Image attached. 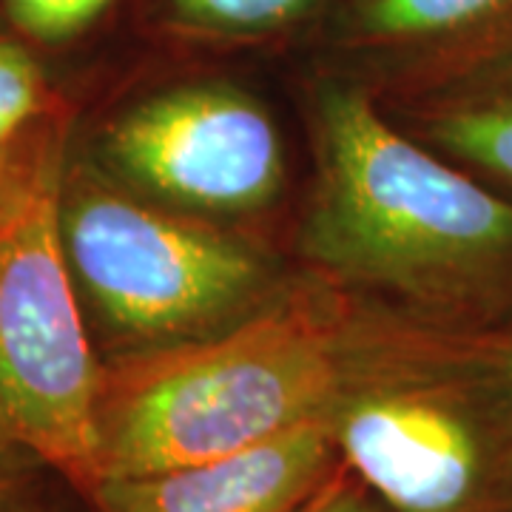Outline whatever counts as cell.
<instances>
[{
	"mask_svg": "<svg viewBox=\"0 0 512 512\" xmlns=\"http://www.w3.org/2000/svg\"><path fill=\"white\" fill-rule=\"evenodd\" d=\"M117 3L120 0H0V18L6 23L3 29L37 55L86 40Z\"/></svg>",
	"mask_w": 512,
	"mask_h": 512,
	"instance_id": "7c38bea8",
	"label": "cell"
},
{
	"mask_svg": "<svg viewBox=\"0 0 512 512\" xmlns=\"http://www.w3.org/2000/svg\"><path fill=\"white\" fill-rule=\"evenodd\" d=\"M69 128L72 120L40 57L0 29V163H26Z\"/></svg>",
	"mask_w": 512,
	"mask_h": 512,
	"instance_id": "30bf717a",
	"label": "cell"
},
{
	"mask_svg": "<svg viewBox=\"0 0 512 512\" xmlns=\"http://www.w3.org/2000/svg\"><path fill=\"white\" fill-rule=\"evenodd\" d=\"M342 467L325 416L228 456L146 476L97 478L89 512H299Z\"/></svg>",
	"mask_w": 512,
	"mask_h": 512,
	"instance_id": "ba28073f",
	"label": "cell"
},
{
	"mask_svg": "<svg viewBox=\"0 0 512 512\" xmlns=\"http://www.w3.org/2000/svg\"><path fill=\"white\" fill-rule=\"evenodd\" d=\"M410 134L512 197V63L453 92L407 100Z\"/></svg>",
	"mask_w": 512,
	"mask_h": 512,
	"instance_id": "9c48e42d",
	"label": "cell"
},
{
	"mask_svg": "<svg viewBox=\"0 0 512 512\" xmlns=\"http://www.w3.org/2000/svg\"><path fill=\"white\" fill-rule=\"evenodd\" d=\"M339 49L407 100L512 63V0H339Z\"/></svg>",
	"mask_w": 512,
	"mask_h": 512,
	"instance_id": "52a82bcc",
	"label": "cell"
},
{
	"mask_svg": "<svg viewBox=\"0 0 512 512\" xmlns=\"http://www.w3.org/2000/svg\"><path fill=\"white\" fill-rule=\"evenodd\" d=\"M94 163L194 217L254 214L285 183L274 117L231 83H185L114 114Z\"/></svg>",
	"mask_w": 512,
	"mask_h": 512,
	"instance_id": "8992f818",
	"label": "cell"
},
{
	"mask_svg": "<svg viewBox=\"0 0 512 512\" xmlns=\"http://www.w3.org/2000/svg\"><path fill=\"white\" fill-rule=\"evenodd\" d=\"M325 421L342 467L399 512H512V367L498 330L353 296Z\"/></svg>",
	"mask_w": 512,
	"mask_h": 512,
	"instance_id": "7a4b0ae2",
	"label": "cell"
},
{
	"mask_svg": "<svg viewBox=\"0 0 512 512\" xmlns=\"http://www.w3.org/2000/svg\"><path fill=\"white\" fill-rule=\"evenodd\" d=\"M339 0H163V20L177 35L259 40L291 32Z\"/></svg>",
	"mask_w": 512,
	"mask_h": 512,
	"instance_id": "8fae6325",
	"label": "cell"
},
{
	"mask_svg": "<svg viewBox=\"0 0 512 512\" xmlns=\"http://www.w3.org/2000/svg\"><path fill=\"white\" fill-rule=\"evenodd\" d=\"M57 231L103 362L211 339L288 291L242 239L151 205L72 148L57 191Z\"/></svg>",
	"mask_w": 512,
	"mask_h": 512,
	"instance_id": "277c9868",
	"label": "cell"
},
{
	"mask_svg": "<svg viewBox=\"0 0 512 512\" xmlns=\"http://www.w3.org/2000/svg\"><path fill=\"white\" fill-rule=\"evenodd\" d=\"M40 512H89V507H86V501H83V495L74 490V501H66V498H49L46 501V507Z\"/></svg>",
	"mask_w": 512,
	"mask_h": 512,
	"instance_id": "2e32d148",
	"label": "cell"
},
{
	"mask_svg": "<svg viewBox=\"0 0 512 512\" xmlns=\"http://www.w3.org/2000/svg\"><path fill=\"white\" fill-rule=\"evenodd\" d=\"M52 478H60L52 467L0 436V512H40L52 498Z\"/></svg>",
	"mask_w": 512,
	"mask_h": 512,
	"instance_id": "4fadbf2b",
	"label": "cell"
},
{
	"mask_svg": "<svg viewBox=\"0 0 512 512\" xmlns=\"http://www.w3.org/2000/svg\"><path fill=\"white\" fill-rule=\"evenodd\" d=\"M299 512H399L393 507H387L379 495H373L367 490L359 478H353L339 467L328 484L313 495L311 501Z\"/></svg>",
	"mask_w": 512,
	"mask_h": 512,
	"instance_id": "5bb4252c",
	"label": "cell"
},
{
	"mask_svg": "<svg viewBox=\"0 0 512 512\" xmlns=\"http://www.w3.org/2000/svg\"><path fill=\"white\" fill-rule=\"evenodd\" d=\"M498 333H501V348H504V356H507V362H510L512 367V325L510 328H501Z\"/></svg>",
	"mask_w": 512,
	"mask_h": 512,
	"instance_id": "e0dca14e",
	"label": "cell"
},
{
	"mask_svg": "<svg viewBox=\"0 0 512 512\" xmlns=\"http://www.w3.org/2000/svg\"><path fill=\"white\" fill-rule=\"evenodd\" d=\"M69 143L72 131L43 148L0 211V436L83 493L97 470L106 365L57 231Z\"/></svg>",
	"mask_w": 512,
	"mask_h": 512,
	"instance_id": "5b68a950",
	"label": "cell"
},
{
	"mask_svg": "<svg viewBox=\"0 0 512 512\" xmlns=\"http://www.w3.org/2000/svg\"><path fill=\"white\" fill-rule=\"evenodd\" d=\"M299 248L322 282L444 328L512 325V197L387 120L365 83L316 92Z\"/></svg>",
	"mask_w": 512,
	"mask_h": 512,
	"instance_id": "6da1fadb",
	"label": "cell"
},
{
	"mask_svg": "<svg viewBox=\"0 0 512 512\" xmlns=\"http://www.w3.org/2000/svg\"><path fill=\"white\" fill-rule=\"evenodd\" d=\"M69 131H72V128H69ZM63 134H66V131H63ZM57 137H60V134H57ZM57 137H52V140H57ZM52 140H49V143H52ZM49 143H46V146H49ZM46 146H43V148H46ZM43 148H40V151H43ZM40 151H35V154H32L29 160H26V163H20V165L0 163V211H3V205L9 202V197H12V191L18 188L20 177H23V171L29 168V163L35 160Z\"/></svg>",
	"mask_w": 512,
	"mask_h": 512,
	"instance_id": "9a60e30c",
	"label": "cell"
},
{
	"mask_svg": "<svg viewBox=\"0 0 512 512\" xmlns=\"http://www.w3.org/2000/svg\"><path fill=\"white\" fill-rule=\"evenodd\" d=\"M350 305L322 282L211 339L103 362L94 481L228 456L322 416Z\"/></svg>",
	"mask_w": 512,
	"mask_h": 512,
	"instance_id": "3957f363",
	"label": "cell"
}]
</instances>
